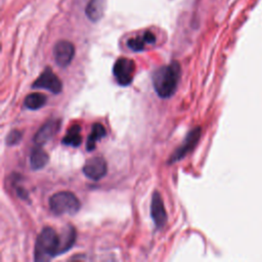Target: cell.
<instances>
[{
	"label": "cell",
	"mask_w": 262,
	"mask_h": 262,
	"mask_svg": "<svg viewBox=\"0 0 262 262\" xmlns=\"http://www.w3.org/2000/svg\"><path fill=\"white\" fill-rule=\"evenodd\" d=\"M181 76V68L177 61L157 69L152 74V85L157 94L162 98L172 96Z\"/></svg>",
	"instance_id": "6da1fadb"
},
{
	"label": "cell",
	"mask_w": 262,
	"mask_h": 262,
	"mask_svg": "<svg viewBox=\"0 0 262 262\" xmlns=\"http://www.w3.org/2000/svg\"><path fill=\"white\" fill-rule=\"evenodd\" d=\"M60 255L59 234L51 227H44L38 234L34 249L35 261H47Z\"/></svg>",
	"instance_id": "7a4b0ae2"
},
{
	"label": "cell",
	"mask_w": 262,
	"mask_h": 262,
	"mask_svg": "<svg viewBox=\"0 0 262 262\" xmlns=\"http://www.w3.org/2000/svg\"><path fill=\"white\" fill-rule=\"evenodd\" d=\"M78 198L70 191H59L49 199V208L55 215H74L80 210Z\"/></svg>",
	"instance_id": "3957f363"
},
{
	"label": "cell",
	"mask_w": 262,
	"mask_h": 262,
	"mask_svg": "<svg viewBox=\"0 0 262 262\" xmlns=\"http://www.w3.org/2000/svg\"><path fill=\"white\" fill-rule=\"evenodd\" d=\"M135 73V62L127 57L118 58L113 68V74L117 83L121 86H128L132 83Z\"/></svg>",
	"instance_id": "277c9868"
},
{
	"label": "cell",
	"mask_w": 262,
	"mask_h": 262,
	"mask_svg": "<svg viewBox=\"0 0 262 262\" xmlns=\"http://www.w3.org/2000/svg\"><path fill=\"white\" fill-rule=\"evenodd\" d=\"M200 137H201V128L195 127V128L191 129L187 133V135L184 138L181 145H179L178 148L175 149V151L171 155L168 163L173 164V163H176V162L182 160L189 151H191L194 148V146L199 142Z\"/></svg>",
	"instance_id": "5b68a950"
},
{
	"label": "cell",
	"mask_w": 262,
	"mask_h": 262,
	"mask_svg": "<svg viewBox=\"0 0 262 262\" xmlns=\"http://www.w3.org/2000/svg\"><path fill=\"white\" fill-rule=\"evenodd\" d=\"M32 88L35 89H46L51 93L57 94L62 89V84L59 78L53 73L51 68H46L40 76L35 80L32 85Z\"/></svg>",
	"instance_id": "8992f818"
},
{
	"label": "cell",
	"mask_w": 262,
	"mask_h": 262,
	"mask_svg": "<svg viewBox=\"0 0 262 262\" xmlns=\"http://www.w3.org/2000/svg\"><path fill=\"white\" fill-rule=\"evenodd\" d=\"M84 175L91 180H99L105 176L107 171L106 162L102 157H93L88 159L82 169Z\"/></svg>",
	"instance_id": "52a82bcc"
},
{
	"label": "cell",
	"mask_w": 262,
	"mask_h": 262,
	"mask_svg": "<svg viewBox=\"0 0 262 262\" xmlns=\"http://www.w3.org/2000/svg\"><path fill=\"white\" fill-rule=\"evenodd\" d=\"M150 216L158 229L163 228L168 220L167 212L159 191H154L150 203Z\"/></svg>",
	"instance_id": "ba28073f"
},
{
	"label": "cell",
	"mask_w": 262,
	"mask_h": 262,
	"mask_svg": "<svg viewBox=\"0 0 262 262\" xmlns=\"http://www.w3.org/2000/svg\"><path fill=\"white\" fill-rule=\"evenodd\" d=\"M75 54L74 45L69 41H58L53 47V57L59 67H67L72 61Z\"/></svg>",
	"instance_id": "9c48e42d"
},
{
	"label": "cell",
	"mask_w": 262,
	"mask_h": 262,
	"mask_svg": "<svg viewBox=\"0 0 262 262\" xmlns=\"http://www.w3.org/2000/svg\"><path fill=\"white\" fill-rule=\"evenodd\" d=\"M60 127V121L57 119L49 120L44 125H42L36 132L33 140L36 145H43L49 141L58 131Z\"/></svg>",
	"instance_id": "30bf717a"
},
{
	"label": "cell",
	"mask_w": 262,
	"mask_h": 262,
	"mask_svg": "<svg viewBox=\"0 0 262 262\" xmlns=\"http://www.w3.org/2000/svg\"><path fill=\"white\" fill-rule=\"evenodd\" d=\"M49 157L45 150H43L40 145H37L31 152L30 164L33 170H40L46 166L48 163Z\"/></svg>",
	"instance_id": "8fae6325"
},
{
	"label": "cell",
	"mask_w": 262,
	"mask_h": 262,
	"mask_svg": "<svg viewBox=\"0 0 262 262\" xmlns=\"http://www.w3.org/2000/svg\"><path fill=\"white\" fill-rule=\"evenodd\" d=\"M106 0H90L86 7V15L92 21H97L101 18L105 8Z\"/></svg>",
	"instance_id": "7c38bea8"
},
{
	"label": "cell",
	"mask_w": 262,
	"mask_h": 262,
	"mask_svg": "<svg viewBox=\"0 0 262 262\" xmlns=\"http://www.w3.org/2000/svg\"><path fill=\"white\" fill-rule=\"evenodd\" d=\"M156 41V37L150 32H145L142 36H138L135 38H131L128 40L127 45L133 51H141L143 50L145 44H152Z\"/></svg>",
	"instance_id": "4fadbf2b"
},
{
	"label": "cell",
	"mask_w": 262,
	"mask_h": 262,
	"mask_svg": "<svg viewBox=\"0 0 262 262\" xmlns=\"http://www.w3.org/2000/svg\"><path fill=\"white\" fill-rule=\"evenodd\" d=\"M106 135L105 128L100 123H94L91 128V133L89 134L86 142L87 150H93L95 148L96 142Z\"/></svg>",
	"instance_id": "5bb4252c"
},
{
	"label": "cell",
	"mask_w": 262,
	"mask_h": 262,
	"mask_svg": "<svg viewBox=\"0 0 262 262\" xmlns=\"http://www.w3.org/2000/svg\"><path fill=\"white\" fill-rule=\"evenodd\" d=\"M60 237V254L69 251L76 241V230L73 226L68 225L66 228L62 229L61 233L59 234Z\"/></svg>",
	"instance_id": "9a60e30c"
},
{
	"label": "cell",
	"mask_w": 262,
	"mask_h": 262,
	"mask_svg": "<svg viewBox=\"0 0 262 262\" xmlns=\"http://www.w3.org/2000/svg\"><path fill=\"white\" fill-rule=\"evenodd\" d=\"M62 144L77 147L81 144L82 142V136H81V127L78 124L72 125L69 130L67 135L62 138Z\"/></svg>",
	"instance_id": "2e32d148"
},
{
	"label": "cell",
	"mask_w": 262,
	"mask_h": 262,
	"mask_svg": "<svg viewBox=\"0 0 262 262\" xmlns=\"http://www.w3.org/2000/svg\"><path fill=\"white\" fill-rule=\"evenodd\" d=\"M47 101L46 95L41 92H33L25 98L24 104L29 110H38L41 108Z\"/></svg>",
	"instance_id": "e0dca14e"
},
{
	"label": "cell",
	"mask_w": 262,
	"mask_h": 262,
	"mask_svg": "<svg viewBox=\"0 0 262 262\" xmlns=\"http://www.w3.org/2000/svg\"><path fill=\"white\" fill-rule=\"evenodd\" d=\"M21 136H23V133L20 131L12 130L6 137V143L8 145H15L16 143H18L20 141Z\"/></svg>",
	"instance_id": "ac0fdd59"
}]
</instances>
